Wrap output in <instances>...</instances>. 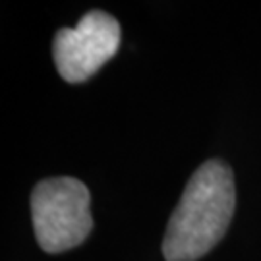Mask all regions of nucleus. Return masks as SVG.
<instances>
[{
  "label": "nucleus",
  "mask_w": 261,
  "mask_h": 261,
  "mask_svg": "<svg viewBox=\"0 0 261 261\" xmlns=\"http://www.w3.org/2000/svg\"><path fill=\"white\" fill-rule=\"evenodd\" d=\"M236 207L230 167L213 159L192 174L163 238L167 261H197L228 230Z\"/></svg>",
  "instance_id": "obj_1"
},
{
  "label": "nucleus",
  "mask_w": 261,
  "mask_h": 261,
  "mask_svg": "<svg viewBox=\"0 0 261 261\" xmlns=\"http://www.w3.org/2000/svg\"><path fill=\"white\" fill-rule=\"evenodd\" d=\"M91 194L70 176L41 180L31 192V219L37 244L47 253H62L85 242L93 228Z\"/></svg>",
  "instance_id": "obj_2"
},
{
  "label": "nucleus",
  "mask_w": 261,
  "mask_h": 261,
  "mask_svg": "<svg viewBox=\"0 0 261 261\" xmlns=\"http://www.w3.org/2000/svg\"><path fill=\"white\" fill-rule=\"evenodd\" d=\"M120 47V23L101 10L87 12L74 29L55 35L53 56L58 74L68 84L89 80Z\"/></svg>",
  "instance_id": "obj_3"
}]
</instances>
